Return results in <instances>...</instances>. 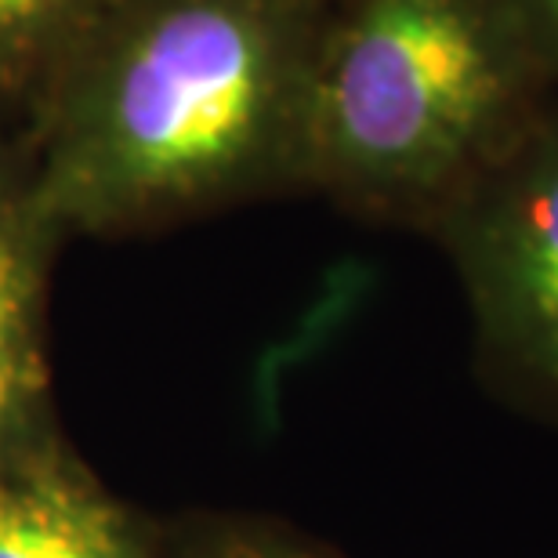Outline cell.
I'll use <instances>...</instances> for the list:
<instances>
[{
  "instance_id": "cell-1",
  "label": "cell",
  "mask_w": 558,
  "mask_h": 558,
  "mask_svg": "<svg viewBox=\"0 0 558 558\" xmlns=\"http://www.w3.org/2000/svg\"><path fill=\"white\" fill-rule=\"evenodd\" d=\"M327 0H117L22 138L59 232L305 189Z\"/></svg>"
},
{
  "instance_id": "cell-2",
  "label": "cell",
  "mask_w": 558,
  "mask_h": 558,
  "mask_svg": "<svg viewBox=\"0 0 558 558\" xmlns=\"http://www.w3.org/2000/svg\"><path fill=\"white\" fill-rule=\"evenodd\" d=\"M555 95L500 0H327L305 189L432 232Z\"/></svg>"
},
{
  "instance_id": "cell-3",
  "label": "cell",
  "mask_w": 558,
  "mask_h": 558,
  "mask_svg": "<svg viewBox=\"0 0 558 558\" xmlns=\"http://www.w3.org/2000/svg\"><path fill=\"white\" fill-rule=\"evenodd\" d=\"M428 236L461 279L489 388L558 421V95Z\"/></svg>"
},
{
  "instance_id": "cell-4",
  "label": "cell",
  "mask_w": 558,
  "mask_h": 558,
  "mask_svg": "<svg viewBox=\"0 0 558 558\" xmlns=\"http://www.w3.org/2000/svg\"><path fill=\"white\" fill-rule=\"evenodd\" d=\"M59 236L33 199L22 142L0 135V432L37 385L44 265Z\"/></svg>"
},
{
  "instance_id": "cell-5",
  "label": "cell",
  "mask_w": 558,
  "mask_h": 558,
  "mask_svg": "<svg viewBox=\"0 0 558 558\" xmlns=\"http://www.w3.org/2000/svg\"><path fill=\"white\" fill-rule=\"evenodd\" d=\"M117 0H0V135L22 142Z\"/></svg>"
},
{
  "instance_id": "cell-6",
  "label": "cell",
  "mask_w": 558,
  "mask_h": 558,
  "mask_svg": "<svg viewBox=\"0 0 558 558\" xmlns=\"http://www.w3.org/2000/svg\"><path fill=\"white\" fill-rule=\"evenodd\" d=\"M0 558H138L102 497L59 472L0 475Z\"/></svg>"
},
{
  "instance_id": "cell-7",
  "label": "cell",
  "mask_w": 558,
  "mask_h": 558,
  "mask_svg": "<svg viewBox=\"0 0 558 558\" xmlns=\"http://www.w3.org/2000/svg\"><path fill=\"white\" fill-rule=\"evenodd\" d=\"M500 4L515 19L548 81L558 87V0H500Z\"/></svg>"
},
{
  "instance_id": "cell-8",
  "label": "cell",
  "mask_w": 558,
  "mask_h": 558,
  "mask_svg": "<svg viewBox=\"0 0 558 558\" xmlns=\"http://www.w3.org/2000/svg\"><path fill=\"white\" fill-rule=\"evenodd\" d=\"M215 558H327L312 548H301L294 541L265 537V533H251V537H232L215 551Z\"/></svg>"
}]
</instances>
